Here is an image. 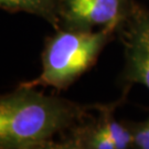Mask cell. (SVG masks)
<instances>
[{"mask_svg": "<svg viewBox=\"0 0 149 149\" xmlns=\"http://www.w3.org/2000/svg\"><path fill=\"white\" fill-rule=\"evenodd\" d=\"M117 39V29L80 30L59 28L47 37L41 53V73L22 84L68 90L95 66L104 49Z\"/></svg>", "mask_w": 149, "mask_h": 149, "instance_id": "7a4b0ae2", "label": "cell"}, {"mask_svg": "<svg viewBox=\"0 0 149 149\" xmlns=\"http://www.w3.org/2000/svg\"><path fill=\"white\" fill-rule=\"evenodd\" d=\"M135 0H58L60 28L96 30L120 27Z\"/></svg>", "mask_w": 149, "mask_h": 149, "instance_id": "5b68a950", "label": "cell"}, {"mask_svg": "<svg viewBox=\"0 0 149 149\" xmlns=\"http://www.w3.org/2000/svg\"><path fill=\"white\" fill-rule=\"evenodd\" d=\"M92 109L93 104L82 105L20 83L0 95V149H51Z\"/></svg>", "mask_w": 149, "mask_h": 149, "instance_id": "6da1fadb", "label": "cell"}, {"mask_svg": "<svg viewBox=\"0 0 149 149\" xmlns=\"http://www.w3.org/2000/svg\"><path fill=\"white\" fill-rule=\"evenodd\" d=\"M133 132L134 148L149 149V115L140 122H129Z\"/></svg>", "mask_w": 149, "mask_h": 149, "instance_id": "52a82bcc", "label": "cell"}, {"mask_svg": "<svg viewBox=\"0 0 149 149\" xmlns=\"http://www.w3.org/2000/svg\"><path fill=\"white\" fill-rule=\"evenodd\" d=\"M127 95L123 92L116 101L93 104L90 115L56 139L51 149H133L130 124L116 116Z\"/></svg>", "mask_w": 149, "mask_h": 149, "instance_id": "3957f363", "label": "cell"}, {"mask_svg": "<svg viewBox=\"0 0 149 149\" xmlns=\"http://www.w3.org/2000/svg\"><path fill=\"white\" fill-rule=\"evenodd\" d=\"M0 9L10 12H26L43 19L54 30L60 28L58 0H0Z\"/></svg>", "mask_w": 149, "mask_h": 149, "instance_id": "8992f818", "label": "cell"}, {"mask_svg": "<svg viewBox=\"0 0 149 149\" xmlns=\"http://www.w3.org/2000/svg\"><path fill=\"white\" fill-rule=\"evenodd\" d=\"M117 39L124 48L123 92L129 93L134 85L149 91V9L137 0L118 28Z\"/></svg>", "mask_w": 149, "mask_h": 149, "instance_id": "277c9868", "label": "cell"}]
</instances>
